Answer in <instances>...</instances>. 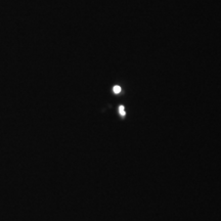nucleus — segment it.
Here are the masks:
<instances>
[{"mask_svg": "<svg viewBox=\"0 0 221 221\" xmlns=\"http://www.w3.org/2000/svg\"><path fill=\"white\" fill-rule=\"evenodd\" d=\"M120 91H121L120 86H115V87H114V92H115V93H119Z\"/></svg>", "mask_w": 221, "mask_h": 221, "instance_id": "1", "label": "nucleus"}, {"mask_svg": "<svg viewBox=\"0 0 221 221\" xmlns=\"http://www.w3.org/2000/svg\"><path fill=\"white\" fill-rule=\"evenodd\" d=\"M119 110H120V114L122 116H125V110H124V106H120V108H119Z\"/></svg>", "mask_w": 221, "mask_h": 221, "instance_id": "2", "label": "nucleus"}]
</instances>
